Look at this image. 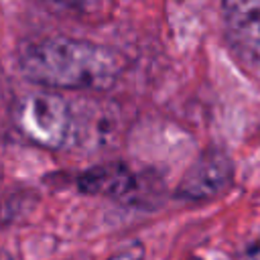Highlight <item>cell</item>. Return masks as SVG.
<instances>
[{
  "mask_svg": "<svg viewBox=\"0 0 260 260\" xmlns=\"http://www.w3.org/2000/svg\"><path fill=\"white\" fill-rule=\"evenodd\" d=\"M126 67L124 57L100 43L67 35L39 37L18 53L20 73L49 89L106 91Z\"/></svg>",
  "mask_w": 260,
  "mask_h": 260,
  "instance_id": "6da1fadb",
  "label": "cell"
},
{
  "mask_svg": "<svg viewBox=\"0 0 260 260\" xmlns=\"http://www.w3.org/2000/svg\"><path fill=\"white\" fill-rule=\"evenodd\" d=\"M14 122L30 142L45 148H63L69 144L73 110L59 93L39 91L16 104Z\"/></svg>",
  "mask_w": 260,
  "mask_h": 260,
  "instance_id": "7a4b0ae2",
  "label": "cell"
},
{
  "mask_svg": "<svg viewBox=\"0 0 260 260\" xmlns=\"http://www.w3.org/2000/svg\"><path fill=\"white\" fill-rule=\"evenodd\" d=\"M73 122L69 144L98 150L114 144L120 134V112L112 104L89 102L83 106H73Z\"/></svg>",
  "mask_w": 260,
  "mask_h": 260,
  "instance_id": "3957f363",
  "label": "cell"
},
{
  "mask_svg": "<svg viewBox=\"0 0 260 260\" xmlns=\"http://www.w3.org/2000/svg\"><path fill=\"white\" fill-rule=\"evenodd\" d=\"M232 158L219 148H209L183 175L177 185V195L183 199H209L221 193L232 183Z\"/></svg>",
  "mask_w": 260,
  "mask_h": 260,
  "instance_id": "277c9868",
  "label": "cell"
},
{
  "mask_svg": "<svg viewBox=\"0 0 260 260\" xmlns=\"http://www.w3.org/2000/svg\"><path fill=\"white\" fill-rule=\"evenodd\" d=\"M223 10L232 47L260 73V2H232Z\"/></svg>",
  "mask_w": 260,
  "mask_h": 260,
  "instance_id": "5b68a950",
  "label": "cell"
},
{
  "mask_svg": "<svg viewBox=\"0 0 260 260\" xmlns=\"http://www.w3.org/2000/svg\"><path fill=\"white\" fill-rule=\"evenodd\" d=\"M77 187L89 195L120 197L132 191L134 175L124 162H104L81 173L77 179Z\"/></svg>",
  "mask_w": 260,
  "mask_h": 260,
  "instance_id": "8992f818",
  "label": "cell"
},
{
  "mask_svg": "<svg viewBox=\"0 0 260 260\" xmlns=\"http://www.w3.org/2000/svg\"><path fill=\"white\" fill-rule=\"evenodd\" d=\"M140 256H142V248L138 246V248H128V250H124L122 254L114 256L112 260H140Z\"/></svg>",
  "mask_w": 260,
  "mask_h": 260,
  "instance_id": "52a82bcc",
  "label": "cell"
},
{
  "mask_svg": "<svg viewBox=\"0 0 260 260\" xmlns=\"http://www.w3.org/2000/svg\"><path fill=\"white\" fill-rule=\"evenodd\" d=\"M244 260H260V240H258V242H254V244L248 248V252H246Z\"/></svg>",
  "mask_w": 260,
  "mask_h": 260,
  "instance_id": "ba28073f",
  "label": "cell"
},
{
  "mask_svg": "<svg viewBox=\"0 0 260 260\" xmlns=\"http://www.w3.org/2000/svg\"><path fill=\"white\" fill-rule=\"evenodd\" d=\"M0 260H14L6 250H0Z\"/></svg>",
  "mask_w": 260,
  "mask_h": 260,
  "instance_id": "9c48e42d",
  "label": "cell"
}]
</instances>
